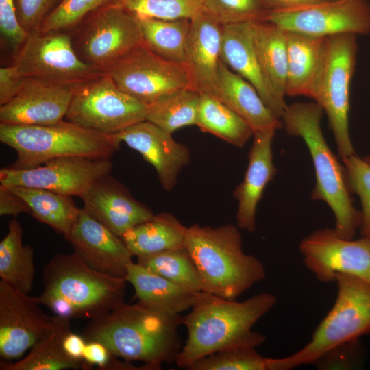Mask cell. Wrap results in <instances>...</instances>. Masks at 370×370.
<instances>
[{
    "instance_id": "cell-1",
    "label": "cell",
    "mask_w": 370,
    "mask_h": 370,
    "mask_svg": "<svg viewBox=\"0 0 370 370\" xmlns=\"http://www.w3.org/2000/svg\"><path fill=\"white\" fill-rule=\"evenodd\" d=\"M276 303L275 295L267 292L241 301L199 292L190 312L182 317L187 338L176 365L186 369L198 360L221 350L261 345L266 336L252 328Z\"/></svg>"
},
{
    "instance_id": "cell-2",
    "label": "cell",
    "mask_w": 370,
    "mask_h": 370,
    "mask_svg": "<svg viewBox=\"0 0 370 370\" xmlns=\"http://www.w3.org/2000/svg\"><path fill=\"white\" fill-rule=\"evenodd\" d=\"M180 315H169L137 301L91 319L82 336L86 342L98 341L123 360L139 361L149 370L175 362L182 347Z\"/></svg>"
},
{
    "instance_id": "cell-3",
    "label": "cell",
    "mask_w": 370,
    "mask_h": 370,
    "mask_svg": "<svg viewBox=\"0 0 370 370\" xmlns=\"http://www.w3.org/2000/svg\"><path fill=\"white\" fill-rule=\"evenodd\" d=\"M127 282L92 268L74 251L56 254L43 268L37 298L55 315L91 320L125 304Z\"/></svg>"
},
{
    "instance_id": "cell-4",
    "label": "cell",
    "mask_w": 370,
    "mask_h": 370,
    "mask_svg": "<svg viewBox=\"0 0 370 370\" xmlns=\"http://www.w3.org/2000/svg\"><path fill=\"white\" fill-rule=\"evenodd\" d=\"M184 247L206 292L236 299L266 277L263 263L243 251L241 234L234 225L194 224L187 227Z\"/></svg>"
},
{
    "instance_id": "cell-5",
    "label": "cell",
    "mask_w": 370,
    "mask_h": 370,
    "mask_svg": "<svg viewBox=\"0 0 370 370\" xmlns=\"http://www.w3.org/2000/svg\"><path fill=\"white\" fill-rule=\"evenodd\" d=\"M323 113L314 101L297 102L287 105L281 121L286 132L302 138L309 150L316 177L311 198L327 204L334 215L336 232L352 239L360 228L361 212L353 205L344 166L323 134L321 120Z\"/></svg>"
},
{
    "instance_id": "cell-6",
    "label": "cell",
    "mask_w": 370,
    "mask_h": 370,
    "mask_svg": "<svg viewBox=\"0 0 370 370\" xmlns=\"http://www.w3.org/2000/svg\"><path fill=\"white\" fill-rule=\"evenodd\" d=\"M0 141L16 151V159L10 166L15 169L64 157L110 159L120 145L114 134H101L65 119L49 125L0 123Z\"/></svg>"
},
{
    "instance_id": "cell-7",
    "label": "cell",
    "mask_w": 370,
    "mask_h": 370,
    "mask_svg": "<svg viewBox=\"0 0 370 370\" xmlns=\"http://www.w3.org/2000/svg\"><path fill=\"white\" fill-rule=\"evenodd\" d=\"M335 282V302L310 341L288 356L267 357L269 370H290L313 365L331 347L370 334V283L345 273L336 274Z\"/></svg>"
},
{
    "instance_id": "cell-8",
    "label": "cell",
    "mask_w": 370,
    "mask_h": 370,
    "mask_svg": "<svg viewBox=\"0 0 370 370\" xmlns=\"http://www.w3.org/2000/svg\"><path fill=\"white\" fill-rule=\"evenodd\" d=\"M356 36L341 34L325 37L323 57L310 98L325 113L341 158L354 155L349 112L350 86L358 45Z\"/></svg>"
},
{
    "instance_id": "cell-9",
    "label": "cell",
    "mask_w": 370,
    "mask_h": 370,
    "mask_svg": "<svg viewBox=\"0 0 370 370\" xmlns=\"http://www.w3.org/2000/svg\"><path fill=\"white\" fill-rule=\"evenodd\" d=\"M70 32L79 58L102 72L144 45L137 16L115 1L95 10Z\"/></svg>"
},
{
    "instance_id": "cell-10",
    "label": "cell",
    "mask_w": 370,
    "mask_h": 370,
    "mask_svg": "<svg viewBox=\"0 0 370 370\" xmlns=\"http://www.w3.org/2000/svg\"><path fill=\"white\" fill-rule=\"evenodd\" d=\"M73 89L64 118L68 121L113 135L146 120L149 106L121 90L105 72Z\"/></svg>"
},
{
    "instance_id": "cell-11",
    "label": "cell",
    "mask_w": 370,
    "mask_h": 370,
    "mask_svg": "<svg viewBox=\"0 0 370 370\" xmlns=\"http://www.w3.org/2000/svg\"><path fill=\"white\" fill-rule=\"evenodd\" d=\"M12 64L25 77L72 86L104 73L79 58L69 32L29 33Z\"/></svg>"
},
{
    "instance_id": "cell-12",
    "label": "cell",
    "mask_w": 370,
    "mask_h": 370,
    "mask_svg": "<svg viewBox=\"0 0 370 370\" xmlns=\"http://www.w3.org/2000/svg\"><path fill=\"white\" fill-rule=\"evenodd\" d=\"M105 73L121 90L147 106L169 92L194 89L186 64L166 60L145 45Z\"/></svg>"
},
{
    "instance_id": "cell-13",
    "label": "cell",
    "mask_w": 370,
    "mask_h": 370,
    "mask_svg": "<svg viewBox=\"0 0 370 370\" xmlns=\"http://www.w3.org/2000/svg\"><path fill=\"white\" fill-rule=\"evenodd\" d=\"M264 21L286 30L318 37L370 33L367 0H326L303 6L267 12Z\"/></svg>"
},
{
    "instance_id": "cell-14",
    "label": "cell",
    "mask_w": 370,
    "mask_h": 370,
    "mask_svg": "<svg viewBox=\"0 0 370 370\" xmlns=\"http://www.w3.org/2000/svg\"><path fill=\"white\" fill-rule=\"evenodd\" d=\"M112 169L110 159L64 157L32 168H2L0 182L5 186L43 188L81 198L96 180L109 175Z\"/></svg>"
},
{
    "instance_id": "cell-15",
    "label": "cell",
    "mask_w": 370,
    "mask_h": 370,
    "mask_svg": "<svg viewBox=\"0 0 370 370\" xmlns=\"http://www.w3.org/2000/svg\"><path fill=\"white\" fill-rule=\"evenodd\" d=\"M299 249L305 267L321 282H335L338 273L370 283V238L341 236L334 228L316 230L303 238Z\"/></svg>"
},
{
    "instance_id": "cell-16",
    "label": "cell",
    "mask_w": 370,
    "mask_h": 370,
    "mask_svg": "<svg viewBox=\"0 0 370 370\" xmlns=\"http://www.w3.org/2000/svg\"><path fill=\"white\" fill-rule=\"evenodd\" d=\"M37 297L0 280V356L23 357L45 334L53 316L44 312Z\"/></svg>"
},
{
    "instance_id": "cell-17",
    "label": "cell",
    "mask_w": 370,
    "mask_h": 370,
    "mask_svg": "<svg viewBox=\"0 0 370 370\" xmlns=\"http://www.w3.org/2000/svg\"><path fill=\"white\" fill-rule=\"evenodd\" d=\"M73 89L26 77L18 92L0 107V123L10 125H49L64 119Z\"/></svg>"
},
{
    "instance_id": "cell-18",
    "label": "cell",
    "mask_w": 370,
    "mask_h": 370,
    "mask_svg": "<svg viewBox=\"0 0 370 370\" xmlns=\"http://www.w3.org/2000/svg\"><path fill=\"white\" fill-rule=\"evenodd\" d=\"M64 238L74 252L92 268L125 279L133 256L119 236L83 208Z\"/></svg>"
},
{
    "instance_id": "cell-19",
    "label": "cell",
    "mask_w": 370,
    "mask_h": 370,
    "mask_svg": "<svg viewBox=\"0 0 370 370\" xmlns=\"http://www.w3.org/2000/svg\"><path fill=\"white\" fill-rule=\"evenodd\" d=\"M171 134L145 120L114 135L120 143H125L151 164L164 189L171 190L180 172L190 161L188 148Z\"/></svg>"
},
{
    "instance_id": "cell-20",
    "label": "cell",
    "mask_w": 370,
    "mask_h": 370,
    "mask_svg": "<svg viewBox=\"0 0 370 370\" xmlns=\"http://www.w3.org/2000/svg\"><path fill=\"white\" fill-rule=\"evenodd\" d=\"M81 199L82 208L120 238L155 215L110 174L96 180Z\"/></svg>"
},
{
    "instance_id": "cell-21",
    "label": "cell",
    "mask_w": 370,
    "mask_h": 370,
    "mask_svg": "<svg viewBox=\"0 0 370 370\" xmlns=\"http://www.w3.org/2000/svg\"><path fill=\"white\" fill-rule=\"evenodd\" d=\"M221 60L249 82L281 119L287 104L276 97L264 75L254 43V22L223 25Z\"/></svg>"
},
{
    "instance_id": "cell-22",
    "label": "cell",
    "mask_w": 370,
    "mask_h": 370,
    "mask_svg": "<svg viewBox=\"0 0 370 370\" xmlns=\"http://www.w3.org/2000/svg\"><path fill=\"white\" fill-rule=\"evenodd\" d=\"M275 131L271 130L254 133L243 180L234 190V197L238 201L237 225L249 232L256 230L258 204L266 186L277 173L272 152V141Z\"/></svg>"
},
{
    "instance_id": "cell-23",
    "label": "cell",
    "mask_w": 370,
    "mask_h": 370,
    "mask_svg": "<svg viewBox=\"0 0 370 370\" xmlns=\"http://www.w3.org/2000/svg\"><path fill=\"white\" fill-rule=\"evenodd\" d=\"M223 25L203 11L191 18L186 45V64L193 88L215 97Z\"/></svg>"
},
{
    "instance_id": "cell-24",
    "label": "cell",
    "mask_w": 370,
    "mask_h": 370,
    "mask_svg": "<svg viewBox=\"0 0 370 370\" xmlns=\"http://www.w3.org/2000/svg\"><path fill=\"white\" fill-rule=\"evenodd\" d=\"M215 97L243 118L254 133L277 130L282 125L281 119L267 106L256 88L221 60Z\"/></svg>"
},
{
    "instance_id": "cell-25",
    "label": "cell",
    "mask_w": 370,
    "mask_h": 370,
    "mask_svg": "<svg viewBox=\"0 0 370 370\" xmlns=\"http://www.w3.org/2000/svg\"><path fill=\"white\" fill-rule=\"evenodd\" d=\"M125 280L134 290V298L145 306L169 315L180 314L193 305L199 292L177 285L133 261Z\"/></svg>"
},
{
    "instance_id": "cell-26",
    "label": "cell",
    "mask_w": 370,
    "mask_h": 370,
    "mask_svg": "<svg viewBox=\"0 0 370 370\" xmlns=\"http://www.w3.org/2000/svg\"><path fill=\"white\" fill-rule=\"evenodd\" d=\"M286 96L310 97L321 62L325 37L286 31Z\"/></svg>"
},
{
    "instance_id": "cell-27",
    "label": "cell",
    "mask_w": 370,
    "mask_h": 370,
    "mask_svg": "<svg viewBox=\"0 0 370 370\" xmlns=\"http://www.w3.org/2000/svg\"><path fill=\"white\" fill-rule=\"evenodd\" d=\"M70 319L54 315L45 334L32 347L28 354L16 362L1 361V370L84 369L82 363L66 354L63 343L71 332Z\"/></svg>"
},
{
    "instance_id": "cell-28",
    "label": "cell",
    "mask_w": 370,
    "mask_h": 370,
    "mask_svg": "<svg viewBox=\"0 0 370 370\" xmlns=\"http://www.w3.org/2000/svg\"><path fill=\"white\" fill-rule=\"evenodd\" d=\"M187 227L173 214L162 212L140 223L121 237L133 256H143L184 246Z\"/></svg>"
},
{
    "instance_id": "cell-29",
    "label": "cell",
    "mask_w": 370,
    "mask_h": 370,
    "mask_svg": "<svg viewBox=\"0 0 370 370\" xmlns=\"http://www.w3.org/2000/svg\"><path fill=\"white\" fill-rule=\"evenodd\" d=\"M254 43L264 75L276 97L285 102L287 53L285 30L267 21L254 22Z\"/></svg>"
},
{
    "instance_id": "cell-30",
    "label": "cell",
    "mask_w": 370,
    "mask_h": 370,
    "mask_svg": "<svg viewBox=\"0 0 370 370\" xmlns=\"http://www.w3.org/2000/svg\"><path fill=\"white\" fill-rule=\"evenodd\" d=\"M8 187L27 203L35 219L64 237L69 234L81 212L71 196L38 188Z\"/></svg>"
},
{
    "instance_id": "cell-31",
    "label": "cell",
    "mask_w": 370,
    "mask_h": 370,
    "mask_svg": "<svg viewBox=\"0 0 370 370\" xmlns=\"http://www.w3.org/2000/svg\"><path fill=\"white\" fill-rule=\"evenodd\" d=\"M35 271L34 250L30 245L23 244V228L19 221L13 219L0 243V280L29 293Z\"/></svg>"
},
{
    "instance_id": "cell-32",
    "label": "cell",
    "mask_w": 370,
    "mask_h": 370,
    "mask_svg": "<svg viewBox=\"0 0 370 370\" xmlns=\"http://www.w3.org/2000/svg\"><path fill=\"white\" fill-rule=\"evenodd\" d=\"M196 125L237 147H243L254 135L252 128L243 118L206 93H200Z\"/></svg>"
},
{
    "instance_id": "cell-33",
    "label": "cell",
    "mask_w": 370,
    "mask_h": 370,
    "mask_svg": "<svg viewBox=\"0 0 370 370\" xmlns=\"http://www.w3.org/2000/svg\"><path fill=\"white\" fill-rule=\"evenodd\" d=\"M137 18L146 47L166 60L186 64L191 19Z\"/></svg>"
},
{
    "instance_id": "cell-34",
    "label": "cell",
    "mask_w": 370,
    "mask_h": 370,
    "mask_svg": "<svg viewBox=\"0 0 370 370\" xmlns=\"http://www.w3.org/2000/svg\"><path fill=\"white\" fill-rule=\"evenodd\" d=\"M200 93L190 88L166 94L149 106L146 120L166 132L197 124Z\"/></svg>"
},
{
    "instance_id": "cell-35",
    "label": "cell",
    "mask_w": 370,
    "mask_h": 370,
    "mask_svg": "<svg viewBox=\"0 0 370 370\" xmlns=\"http://www.w3.org/2000/svg\"><path fill=\"white\" fill-rule=\"evenodd\" d=\"M140 265L189 290L205 291L202 280L185 247L137 257Z\"/></svg>"
},
{
    "instance_id": "cell-36",
    "label": "cell",
    "mask_w": 370,
    "mask_h": 370,
    "mask_svg": "<svg viewBox=\"0 0 370 370\" xmlns=\"http://www.w3.org/2000/svg\"><path fill=\"white\" fill-rule=\"evenodd\" d=\"M137 17L191 19L203 11L204 0H115Z\"/></svg>"
},
{
    "instance_id": "cell-37",
    "label": "cell",
    "mask_w": 370,
    "mask_h": 370,
    "mask_svg": "<svg viewBox=\"0 0 370 370\" xmlns=\"http://www.w3.org/2000/svg\"><path fill=\"white\" fill-rule=\"evenodd\" d=\"M188 370H269L267 357L253 347L221 350L204 357L189 366Z\"/></svg>"
},
{
    "instance_id": "cell-38",
    "label": "cell",
    "mask_w": 370,
    "mask_h": 370,
    "mask_svg": "<svg viewBox=\"0 0 370 370\" xmlns=\"http://www.w3.org/2000/svg\"><path fill=\"white\" fill-rule=\"evenodd\" d=\"M115 0H61L42 23L38 32H70L88 15Z\"/></svg>"
},
{
    "instance_id": "cell-39",
    "label": "cell",
    "mask_w": 370,
    "mask_h": 370,
    "mask_svg": "<svg viewBox=\"0 0 370 370\" xmlns=\"http://www.w3.org/2000/svg\"><path fill=\"white\" fill-rule=\"evenodd\" d=\"M203 12L225 25L262 21L268 11L260 0H204Z\"/></svg>"
},
{
    "instance_id": "cell-40",
    "label": "cell",
    "mask_w": 370,
    "mask_h": 370,
    "mask_svg": "<svg viewBox=\"0 0 370 370\" xmlns=\"http://www.w3.org/2000/svg\"><path fill=\"white\" fill-rule=\"evenodd\" d=\"M342 160L349 190L356 193L361 201L360 233L370 238V164L356 153Z\"/></svg>"
},
{
    "instance_id": "cell-41",
    "label": "cell",
    "mask_w": 370,
    "mask_h": 370,
    "mask_svg": "<svg viewBox=\"0 0 370 370\" xmlns=\"http://www.w3.org/2000/svg\"><path fill=\"white\" fill-rule=\"evenodd\" d=\"M365 358L359 338L339 343L326 351L314 362L319 370H352L362 367Z\"/></svg>"
},
{
    "instance_id": "cell-42",
    "label": "cell",
    "mask_w": 370,
    "mask_h": 370,
    "mask_svg": "<svg viewBox=\"0 0 370 370\" xmlns=\"http://www.w3.org/2000/svg\"><path fill=\"white\" fill-rule=\"evenodd\" d=\"M0 31L3 40L16 54L28 33L18 21L14 0H0Z\"/></svg>"
},
{
    "instance_id": "cell-43",
    "label": "cell",
    "mask_w": 370,
    "mask_h": 370,
    "mask_svg": "<svg viewBox=\"0 0 370 370\" xmlns=\"http://www.w3.org/2000/svg\"><path fill=\"white\" fill-rule=\"evenodd\" d=\"M61 0H16L18 21L29 34L38 31L42 23Z\"/></svg>"
},
{
    "instance_id": "cell-44",
    "label": "cell",
    "mask_w": 370,
    "mask_h": 370,
    "mask_svg": "<svg viewBox=\"0 0 370 370\" xmlns=\"http://www.w3.org/2000/svg\"><path fill=\"white\" fill-rule=\"evenodd\" d=\"M26 77L13 64L0 69V106L10 101L20 90Z\"/></svg>"
},
{
    "instance_id": "cell-45",
    "label": "cell",
    "mask_w": 370,
    "mask_h": 370,
    "mask_svg": "<svg viewBox=\"0 0 370 370\" xmlns=\"http://www.w3.org/2000/svg\"><path fill=\"white\" fill-rule=\"evenodd\" d=\"M21 213L30 214L27 203L9 187L0 185V215L16 217Z\"/></svg>"
},
{
    "instance_id": "cell-46",
    "label": "cell",
    "mask_w": 370,
    "mask_h": 370,
    "mask_svg": "<svg viewBox=\"0 0 370 370\" xmlns=\"http://www.w3.org/2000/svg\"><path fill=\"white\" fill-rule=\"evenodd\" d=\"M86 341L83 337L71 331L66 336L64 340V349L69 357L71 359L79 362L84 365V370L86 366L83 360V354Z\"/></svg>"
},
{
    "instance_id": "cell-47",
    "label": "cell",
    "mask_w": 370,
    "mask_h": 370,
    "mask_svg": "<svg viewBox=\"0 0 370 370\" xmlns=\"http://www.w3.org/2000/svg\"><path fill=\"white\" fill-rule=\"evenodd\" d=\"M265 9L269 11L293 8L321 2L326 0H260Z\"/></svg>"
},
{
    "instance_id": "cell-48",
    "label": "cell",
    "mask_w": 370,
    "mask_h": 370,
    "mask_svg": "<svg viewBox=\"0 0 370 370\" xmlns=\"http://www.w3.org/2000/svg\"><path fill=\"white\" fill-rule=\"evenodd\" d=\"M367 163L370 164V155L363 158Z\"/></svg>"
},
{
    "instance_id": "cell-49",
    "label": "cell",
    "mask_w": 370,
    "mask_h": 370,
    "mask_svg": "<svg viewBox=\"0 0 370 370\" xmlns=\"http://www.w3.org/2000/svg\"><path fill=\"white\" fill-rule=\"evenodd\" d=\"M369 335H370V334H369Z\"/></svg>"
}]
</instances>
